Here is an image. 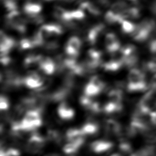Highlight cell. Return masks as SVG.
<instances>
[{"instance_id": "cell-19", "label": "cell", "mask_w": 156, "mask_h": 156, "mask_svg": "<svg viewBox=\"0 0 156 156\" xmlns=\"http://www.w3.org/2000/svg\"><path fill=\"white\" fill-rule=\"evenodd\" d=\"M91 14L93 15H99L101 14V10L100 9H99V7L94 5V4L91 3L90 2L89 3V5L88 6V8H87V10Z\"/></svg>"}, {"instance_id": "cell-23", "label": "cell", "mask_w": 156, "mask_h": 156, "mask_svg": "<svg viewBox=\"0 0 156 156\" xmlns=\"http://www.w3.org/2000/svg\"><path fill=\"white\" fill-rule=\"evenodd\" d=\"M97 1H98V2L103 7H108L110 3L108 0H97Z\"/></svg>"}, {"instance_id": "cell-5", "label": "cell", "mask_w": 156, "mask_h": 156, "mask_svg": "<svg viewBox=\"0 0 156 156\" xmlns=\"http://www.w3.org/2000/svg\"><path fill=\"white\" fill-rule=\"evenodd\" d=\"M57 113L60 118L64 120L71 119L74 116V110L65 101H63L59 104L57 108Z\"/></svg>"}, {"instance_id": "cell-8", "label": "cell", "mask_w": 156, "mask_h": 156, "mask_svg": "<svg viewBox=\"0 0 156 156\" xmlns=\"http://www.w3.org/2000/svg\"><path fill=\"white\" fill-rule=\"evenodd\" d=\"M102 91L99 88H98L90 82L85 86L83 90V94L90 97H93L98 95Z\"/></svg>"}, {"instance_id": "cell-1", "label": "cell", "mask_w": 156, "mask_h": 156, "mask_svg": "<svg viewBox=\"0 0 156 156\" xmlns=\"http://www.w3.org/2000/svg\"><path fill=\"white\" fill-rule=\"evenodd\" d=\"M146 83L143 72L136 68L132 69L128 74L127 90L130 92L146 90Z\"/></svg>"}, {"instance_id": "cell-25", "label": "cell", "mask_w": 156, "mask_h": 156, "mask_svg": "<svg viewBox=\"0 0 156 156\" xmlns=\"http://www.w3.org/2000/svg\"><path fill=\"white\" fill-rule=\"evenodd\" d=\"M111 156H121V155L119 154H114L112 155Z\"/></svg>"}, {"instance_id": "cell-12", "label": "cell", "mask_w": 156, "mask_h": 156, "mask_svg": "<svg viewBox=\"0 0 156 156\" xmlns=\"http://www.w3.org/2000/svg\"><path fill=\"white\" fill-rule=\"evenodd\" d=\"M121 26H122V30L124 32L132 34L135 30L136 25L125 20L122 22Z\"/></svg>"}, {"instance_id": "cell-14", "label": "cell", "mask_w": 156, "mask_h": 156, "mask_svg": "<svg viewBox=\"0 0 156 156\" xmlns=\"http://www.w3.org/2000/svg\"><path fill=\"white\" fill-rule=\"evenodd\" d=\"M19 48L20 50H26L34 48L32 41L29 38H23L19 43Z\"/></svg>"}, {"instance_id": "cell-3", "label": "cell", "mask_w": 156, "mask_h": 156, "mask_svg": "<svg viewBox=\"0 0 156 156\" xmlns=\"http://www.w3.org/2000/svg\"><path fill=\"white\" fill-rule=\"evenodd\" d=\"M105 44L107 51L110 54L118 51L120 48V43L113 33H108L105 35Z\"/></svg>"}, {"instance_id": "cell-20", "label": "cell", "mask_w": 156, "mask_h": 156, "mask_svg": "<svg viewBox=\"0 0 156 156\" xmlns=\"http://www.w3.org/2000/svg\"><path fill=\"white\" fill-rule=\"evenodd\" d=\"M71 13L73 20H82L85 16L83 10H81L80 9L73 10L71 12Z\"/></svg>"}, {"instance_id": "cell-24", "label": "cell", "mask_w": 156, "mask_h": 156, "mask_svg": "<svg viewBox=\"0 0 156 156\" xmlns=\"http://www.w3.org/2000/svg\"><path fill=\"white\" fill-rule=\"evenodd\" d=\"M152 89H156V74L153 77L151 81Z\"/></svg>"}, {"instance_id": "cell-6", "label": "cell", "mask_w": 156, "mask_h": 156, "mask_svg": "<svg viewBox=\"0 0 156 156\" xmlns=\"http://www.w3.org/2000/svg\"><path fill=\"white\" fill-rule=\"evenodd\" d=\"M99 129V127L98 123L94 119V118H92V116H89L87 122L81 127V130L84 135L97 133Z\"/></svg>"}, {"instance_id": "cell-13", "label": "cell", "mask_w": 156, "mask_h": 156, "mask_svg": "<svg viewBox=\"0 0 156 156\" xmlns=\"http://www.w3.org/2000/svg\"><path fill=\"white\" fill-rule=\"evenodd\" d=\"M80 147H79L77 145L73 143L69 142L68 143L66 144L63 147V151L65 154H74L78 151Z\"/></svg>"}, {"instance_id": "cell-4", "label": "cell", "mask_w": 156, "mask_h": 156, "mask_svg": "<svg viewBox=\"0 0 156 156\" xmlns=\"http://www.w3.org/2000/svg\"><path fill=\"white\" fill-rule=\"evenodd\" d=\"M113 147V143L111 141L104 140H96L90 145L91 151L95 153L100 154L108 151Z\"/></svg>"}, {"instance_id": "cell-17", "label": "cell", "mask_w": 156, "mask_h": 156, "mask_svg": "<svg viewBox=\"0 0 156 156\" xmlns=\"http://www.w3.org/2000/svg\"><path fill=\"white\" fill-rule=\"evenodd\" d=\"M43 46L44 47V49L49 51H55L57 49H58V48L59 47L58 43L54 40H52L49 42H47L45 44H44Z\"/></svg>"}, {"instance_id": "cell-2", "label": "cell", "mask_w": 156, "mask_h": 156, "mask_svg": "<svg viewBox=\"0 0 156 156\" xmlns=\"http://www.w3.org/2000/svg\"><path fill=\"white\" fill-rule=\"evenodd\" d=\"M0 40L1 54H9V52L16 46L15 40L5 35L2 30L1 32Z\"/></svg>"}, {"instance_id": "cell-11", "label": "cell", "mask_w": 156, "mask_h": 156, "mask_svg": "<svg viewBox=\"0 0 156 156\" xmlns=\"http://www.w3.org/2000/svg\"><path fill=\"white\" fill-rule=\"evenodd\" d=\"M127 4L122 1H119L113 3L111 6L112 11L116 13H119L121 11L127 9Z\"/></svg>"}, {"instance_id": "cell-7", "label": "cell", "mask_w": 156, "mask_h": 156, "mask_svg": "<svg viewBox=\"0 0 156 156\" xmlns=\"http://www.w3.org/2000/svg\"><path fill=\"white\" fill-rule=\"evenodd\" d=\"M41 10V5L39 2H36L32 0H27L24 6V11L28 15L38 14Z\"/></svg>"}, {"instance_id": "cell-16", "label": "cell", "mask_w": 156, "mask_h": 156, "mask_svg": "<svg viewBox=\"0 0 156 156\" xmlns=\"http://www.w3.org/2000/svg\"><path fill=\"white\" fill-rule=\"evenodd\" d=\"M3 2L5 9L9 12L12 11L16 10L17 5L13 0H4Z\"/></svg>"}, {"instance_id": "cell-22", "label": "cell", "mask_w": 156, "mask_h": 156, "mask_svg": "<svg viewBox=\"0 0 156 156\" xmlns=\"http://www.w3.org/2000/svg\"><path fill=\"white\" fill-rule=\"evenodd\" d=\"M146 68L153 73H156V60H153L148 62L146 65Z\"/></svg>"}, {"instance_id": "cell-15", "label": "cell", "mask_w": 156, "mask_h": 156, "mask_svg": "<svg viewBox=\"0 0 156 156\" xmlns=\"http://www.w3.org/2000/svg\"><path fill=\"white\" fill-rule=\"evenodd\" d=\"M119 148L121 153L124 154H131L132 151V146L129 143H127V141H122L119 145Z\"/></svg>"}, {"instance_id": "cell-18", "label": "cell", "mask_w": 156, "mask_h": 156, "mask_svg": "<svg viewBox=\"0 0 156 156\" xmlns=\"http://www.w3.org/2000/svg\"><path fill=\"white\" fill-rule=\"evenodd\" d=\"M9 99L4 94H1L0 97V108L1 110H6L9 107Z\"/></svg>"}, {"instance_id": "cell-26", "label": "cell", "mask_w": 156, "mask_h": 156, "mask_svg": "<svg viewBox=\"0 0 156 156\" xmlns=\"http://www.w3.org/2000/svg\"><path fill=\"white\" fill-rule=\"evenodd\" d=\"M130 1H133V2H136L137 0H130Z\"/></svg>"}, {"instance_id": "cell-9", "label": "cell", "mask_w": 156, "mask_h": 156, "mask_svg": "<svg viewBox=\"0 0 156 156\" xmlns=\"http://www.w3.org/2000/svg\"><path fill=\"white\" fill-rule=\"evenodd\" d=\"M44 81H38L27 76L24 77V85L34 90L41 87L44 83Z\"/></svg>"}, {"instance_id": "cell-21", "label": "cell", "mask_w": 156, "mask_h": 156, "mask_svg": "<svg viewBox=\"0 0 156 156\" xmlns=\"http://www.w3.org/2000/svg\"><path fill=\"white\" fill-rule=\"evenodd\" d=\"M12 61L11 58L8 55V54H1V64L7 66L9 65Z\"/></svg>"}, {"instance_id": "cell-10", "label": "cell", "mask_w": 156, "mask_h": 156, "mask_svg": "<svg viewBox=\"0 0 156 156\" xmlns=\"http://www.w3.org/2000/svg\"><path fill=\"white\" fill-rule=\"evenodd\" d=\"M66 45L71 47L75 51L79 52L80 49L82 46V41L79 38L74 36V37H71L68 40Z\"/></svg>"}]
</instances>
